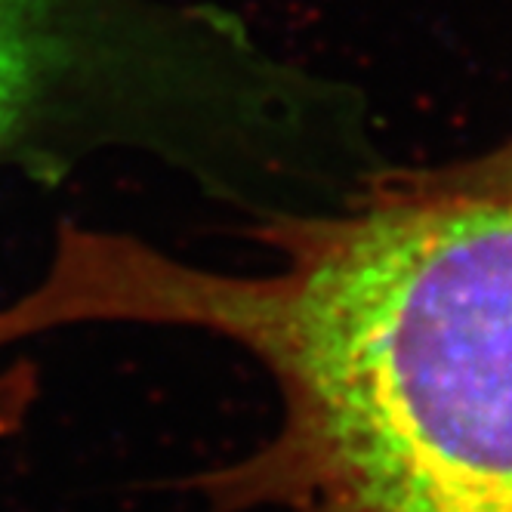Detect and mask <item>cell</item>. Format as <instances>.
I'll return each mask as SVG.
<instances>
[{
    "label": "cell",
    "mask_w": 512,
    "mask_h": 512,
    "mask_svg": "<svg viewBox=\"0 0 512 512\" xmlns=\"http://www.w3.org/2000/svg\"><path fill=\"white\" fill-rule=\"evenodd\" d=\"M263 241V269L216 272L65 229L13 312L28 337L182 327L260 361L281 411L210 482L232 509L512 512V176L392 173Z\"/></svg>",
    "instance_id": "6da1fadb"
},
{
    "label": "cell",
    "mask_w": 512,
    "mask_h": 512,
    "mask_svg": "<svg viewBox=\"0 0 512 512\" xmlns=\"http://www.w3.org/2000/svg\"><path fill=\"white\" fill-rule=\"evenodd\" d=\"M102 41L81 0H0V161L62 121L105 65Z\"/></svg>",
    "instance_id": "7a4b0ae2"
},
{
    "label": "cell",
    "mask_w": 512,
    "mask_h": 512,
    "mask_svg": "<svg viewBox=\"0 0 512 512\" xmlns=\"http://www.w3.org/2000/svg\"><path fill=\"white\" fill-rule=\"evenodd\" d=\"M491 167H497L500 173H506V176H512V142L506 145V149H500V152H494V155H488L485 158Z\"/></svg>",
    "instance_id": "3957f363"
}]
</instances>
